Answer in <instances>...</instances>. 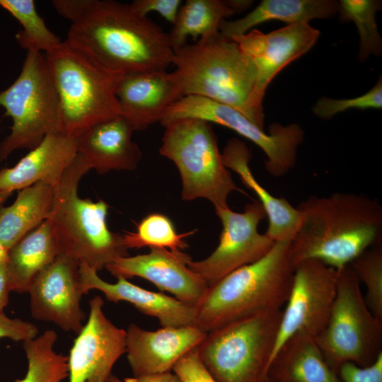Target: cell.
<instances>
[{
  "label": "cell",
  "mask_w": 382,
  "mask_h": 382,
  "mask_svg": "<svg viewBox=\"0 0 382 382\" xmlns=\"http://www.w3.org/2000/svg\"><path fill=\"white\" fill-rule=\"evenodd\" d=\"M183 118H196L229 128L259 146L267 156L265 168L274 177H281L296 163L298 146L304 132L296 123L285 126L273 123L266 133L238 110L198 96H185L173 103L160 120L165 127Z\"/></svg>",
  "instance_id": "obj_11"
},
{
  "label": "cell",
  "mask_w": 382,
  "mask_h": 382,
  "mask_svg": "<svg viewBox=\"0 0 382 382\" xmlns=\"http://www.w3.org/2000/svg\"><path fill=\"white\" fill-rule=\"evenodd\" d=\"M77 154L78 137L51 132L14 166L0 170V190L11 194L37 182L56 187Z\"/></svg>",
  "instance_id": "obj_20"
},
{
  "label": "cell",
  "mask_w": 382,
  "mask_h": 382,
  "mask_svg": "<svg viewBox=\"0 0 382 382\" xmlns=\"http://www.w3.org/2000/svg\"><path fill=\"white\" fill-rule=\"evenodd\" d=\"M120 115L137 130L159 122L166 110L183 97L172 72L137 71L123 74L115 91Z\"/></svg>",
  "instance_id": "obj_19"
},
{
  "label": "cell",
  "mask_w": 382,
  "mask_h": 382,
  "mask_svg": "<svg viewBox=\"0 0 382 382\" xmlns=\"http://www.w3.org/2000/svg\"><path fill=\"white\" fill-rule=\"evenodd\" d=\"M139 15L147 16L150 12H157L168 22L174 24L180 8V0H135L130 3Z\"/></svg>",
  "instance_id": "obj_37"
},
{
  "label": "cell",
  "mask_w": 382,
  "mask_h": 382,
  "mask_svg": "<svg viewBox=\"0 0 382 382\" xmlns=\"http://www.w3.org/2000/svg\"><path fill=\"white\" fill-rule=\"evenodd\" d=\"M206 335L195 325L149 331L130 324L126 330V352L134 376L170 371Z\"/></svg>",
  "instance_id": "obj_18"
},
{
  "label": "cell",
  "mask_w": 382,
  "mask_h": 382,
  "mask_svg": "<svg viewBox=\"0 0 382 382\" xmlns=\"http://www.w3.org/2000/svg\"><path fill=\"white\" fill-rule=\"evenodd\" d=\"M54 199L55 187L37 182L18 190L13 204L0 207V243L6 251L50 217Z\"/></svg>",
  "instance_id": "obj_27"
},
{
  "label": "cell",
  "mask_w": 382,
  "mask_h": 382,
  "mask_svg": "<svg viewBox=\"0 0 382 382\" xmlns=\"http://www.w3.org/2000/svg\"><path fill=\"white\" fill-rule=\"evenodd\" d=\"M197 347L181 357L172 369L182 382H217L199 359Z\"/></svg>",
  "instance_id": "obj_35"
},
{
  "label": "cell",
  "mask_w": 382,
  "mask_h": 382,
  "mask_svg": "<svg viewBox=\"0 0 382 382\" xmlns=\"http://www.w3.org/2000/svg\"><path fill=\"white\" fill-rule=\"evenodd\" d=\"M6 254V250L0 243V260L5 257Z\"/></svg>",
  "instance_id": "obj_43"
},
{
  "label": "cell",
  "mask_w": 382,
  "mask_h": 382,
  "mask_svg": "<svg viewBox=\"0 0 382 382\" xmlns=\"http://www.w3.org/2000/svg\"><path fill=\"white\" fill-rule=\"evenodd\" d=\"M338 8L339 1L333 0H263L241 18L223 20L219 25V32L231 39L269 21H281L289 25L308 23L315 18L332 17Z\"/></svg>",
  "instance_id": "obj_26"
},
{
  "label": "cell",
  "mask_w": 382,
  "mask_h": 382,
  "mask_svg": "<svg viewBox=\"0 0 382 382\" xmlns=\"http://www.w3.org/2000/svg\"><path fill=\"white\" fill-rule=\"evenodd\" d=\"M106 382H182L175 374L170 371L143 375L140 376H133L132 378H125L120 379L111 374Z\"/></svg>",
  "instance_id": "obj_40"
},
{
  "label": "cell",
  "mask_w": 382,
  "mask_h": 382,
  "mask_svg": "<svg viewBox=\"0 0 382 382\" xmlns=\"http://www.w3.org/2000/svg\"><path fill=\"white\" fill-rule=\"evenodd\" d=\"M214 209L222 224L218 245L207 258L187 262L209 287L234 270L263 257L275 243L258 231L260 222L267 217L258 200L247 204L242 212L228 207Z\"/></svg>",
  "instance_id": "obj_12"
},
{
  "label": "cell",
  "mask_w": 382,
  "mask_h": 382,
  "mask_svg": "<svg viewBox=\"0 0 382 382\" xmlns=\"http://www.w3.org/2000/svg\"><path fill=\"white\" fill-rule=\"evenodd\" d=\"M191 257L182 251L150 248L146 254L117 258L105 268L115 277H139L155 284L178 300L197 306L209 286L187 266Z\"/></svg>",
  "instance_id": "obj_16"
},
{
  "label": "cell",
  "mask_w": 382,
  "mask_h": 382,
  "mask_svg": "<svg viewBox=\"0 0 382 382\" xmlns=\"http://www.w3.org/2000/svg\"><path fill=\"white\" fill-rule=\"evenodd\" d=\"M282 309L267 311L207 333L197 346L217 382H264L274 351Z\"/></svg>",
  "instance_id": "obj_7"
},
{
  "label": "cell",
  "mask_w": 382,
  "mask_h": 382,
  "mask_svg": "<svg viewBox=\"0 0 382 382\" xmlns=\"http://www.w3.org/2000/svg\"><path fill=\"white\" fill-rule=\"evenodd\" d=\"M38 329L34 324L19 318H10L0 312V338L8 337L14 341H25L36 337Z\"/></svg>",
  "instance_id": "obj_38"
},
{
  "label": "cell",
  "mask_w": 382,
  "mask_h": 382,
  "mask_svg": "<svg viewBox=\"0 0 382 382\" xmlns=\"http://www.w3.org/2000/svg\"><path fill=\"white\" fill-rule=\"evenodd\" d=\"M134 131L121 115L102 121L78 137V153L91 170L100 174L110 170H134L142 156L138 145L132 139Z\"/></svg>",
  "instance_id": "obj_22"
},
{
  "label": "cell",
  "mask_w": 382,
  "mask_h": 382,
  "mask_svg": "<svg viewBox=\"0 0 382 382\" xmlns=\"http://www.w3.org/2000/svg\"><path fill=\"white\" fill-rule=\"evenodd\" d=\"M264 382H341L328 366L316 339L296 333L272 356Z\"/></svg>",
  "instance_id": "obj_24"
},
{
  "label": "cell",
  "mask_w": 382,
  "mask_h": 382,
  "mask_svg": "<svg viewBox=\"0 0 382 382\" xmlns=\"http://www.w3.org/2000/svg\"><path fill=\"white\" fill-rule=\"evenodd\" d=\"M103 304L100 296L89 301L88 320L68 357L69 382H106L114 364L126 352V330L105 316Z\"/></svg>",
  "instance_id": "obj_15"
},
{
  "label": "cell",
  "mask_w": 382,
  "mask_h": 382,
  "mask_svg": "<svg viewBox=\"0 0 382 382\" xmlns=\"http://www.w3.org/2000/svg\"><path fill=\"white\" fill-rule=\"evenodd\" d=\"M79 265L78 260L61 253L35 279L28 291L35 319L77 335L81 332L86 315L80 306L83 293Z\"/></svg>",
  "instance_id": "obj_14"
},
{
  "label": "cell",
  "mask_w": 382,
  "mask_h": 382,
  "mask_svg": "<svg viewBox=\"0 0 382 382\" xmlns=\"http://www.w3.org/2000/svg\"><path fill=\"white\" fill-rule=\"evenodd\" d=\"M337 375L341 382H382V353L366 366L345 362L340 366Z\"/></svg>",
  "instance_id": "obj_36"
},
{
  "label": "cell",
  "mask_w": 382,
  "mask_h": 382,
  "mask_svg": "<svg viewBox=\"0 0 382 382\" xmlns=\"http://www.w3.org/2000/svg\"><path fill=\"white\" fill-rule=\"evenodd\" d=\"M349 266L366 288L364 300L374 316L382 321V245L373 246Z\"/></svg>",
  "instance_id": "obj_33"
},
{
  "label": "cell",
  "mask_w": 382,
  "mask_h": 382,
  "mask_svg": "<svg viewBox=\"0 0 382 382\" xmlns=\"http://www.w3.org/2000/svg\"><path fill=\"white\" fill-rule=\"evenodd\" d=\"M60 106V131L79 137L120 115L115 95L122 75L100 66L66 40L45 54Z\"/></svg>",
  "instance_id": "obj_6"
},
{
  "label": "cell",
  "mask_w": 382,
  "mask_h": 382,
  "mask_svg": "<svg viewBox=\"0 0 382 382\" xmlns=\"http://www.w3.org/2000/svg\"><path fill=\"white\" fill-rule=\"evenodd\" d=\"M172 72L183 96H198L228 105L264 129L262 106L255 96L257 70L233 40L219 32L173 49Z\"/></svg>",
  "instance_id": "obj_3"
},
{
  "label": "cell",
  "mask_w": 382,
  "mask_h": 382,
  "mask_svg": "<svg viewBox=\"0 0 382 382\" xmlns=\"http://www.w3.org/2000/svg\"><path fill=\"white\" fill-rule=\"evenodd\" d=\"M57 335L48 330L41 335L23 341L28 371L16 382H61L69 377L68 357L54 350Z\"/></svg>",
  "instance_id": "obj_29"
},
{
  "label": "cell",
  "mask_w": 382,
  "mask_h": 382,
  "mask_svg": "<svg viewBox=\"0 0 382 382\" xmlns=\"http://www.w3.org/2000/svg\"><path fill=\"white\" fill-rule=\"evenodd\" d=\"M66 41L103 68L118 74L166 71L173 49L168 33L130 4L87 0Z\"/></svg>",
  "instance_id": "obj_1"
},
{
  "label": "cell",
  "mask_w": 382,
  "mask_h": 382,
  "mask_svg": "<svg viewBox=\"0 0 382 382\" xmlns=\"http://www.w3.org/2000/svg\"><path fill=\"white\" fill-rule=\"evenodd\" d=\"M337 281V270L320 261L306 260L294 266L272 356L294 334L304 333L316 339L323 331L335 301Z\"/></svg>",
  "instance_id": "obj_13"
},
{
  "label": "cell",
  "mask_w": 382,
  "mask_h": 382,
  "mask_svg": "<svg viewBox=\"0 0 382 382\" xmlns=\"http://www.w3.org/2000/svg\"><path fill=\"white\" fill-rule=\"evenodd\" d=\"M252 2L248 0H187L181 5L168 33L173 49L187 44L188 37L197 40L199 37L203 38L218 33L223 20L245 11Z\"/></svg>",
  "instance_id": "obj_28"
},
{
  "label": "cell",
  "mask_w": 382,
  "mask_h": 382,
  "mask_svg": "<svg viewBox=\"0 0 382 382\" xmlns=\"http://www.w3.org/2000/svg\"><path fill=\"white\" fill-rule=\"evenodd\" d=\"M159 148L161 156L176 166L182 180V199L209 200L227 207L233 192L244 193L225 166L217 137L209 122L196 118L174 120L165 127Z\"/></svg>",
  "instance_id": "obj_8"
},
{
  "label": "cell",
  "mask_w": 382,
  "mask_h": 382,
  "mask_svg": "<svg viewBox=\"0 0 382 382\" xmlns=\"http://www.w3.org/2000/svg\"><path fill=\"white\" fill-rule=\"evenodd\" d=\"M291 242H275L263 257L209 286L197 306L193 325L207 333L247 316L282 309L294 276Z\"/></svg>",
  "instance_id": "obj_4"
},
{
  "label": "cell",
  "mask_w": 382,
  "mask_h": 382,
  "mask_svg": "<svg viewBox=\"0 0 382 382\" xmlns=\"http://www.w3.org/2000/svg\"><path fill=\"white\" fill-rule=\"evenodd\" d=\"M61 254L50 220L28 233L6 254L11 291L28 292L35 279Z\"/></svg>",
  "instance_id": "obj_25"
},
{
  "label": "cell",
  "mask_w": 382,
  "mask_h": 382,
  "mask_svg": "<svg viewBox=\"0 0 382 382\" xmlns=\"http://www.w3.org/2000/svg\"><path fill=\"white\" fill-rule=\"evenodd\" d=\"M87 0H54L52 4L58 13L73 22L83 11Z\"/></svg>",
  "instance_id": "obj_39"
},
{
  "label": "cell",
  "mask_w": 382,
  "mask_h": 382,
  "mask_svg": "<svg viewBox=\"0 0 382 382\" xmlns=\"http://www.w3.org/2000/svg\"><path fill=\"white\" fill-rule=\"evenodd\" d=\"M296 208L299 224L290 249L294 266L316 260L338 270L381 244L382 207L366 195L311 196Z\"/></svg>",
  "instance_id": "obj_2"
},
{
  "label": "cell",
  "mask_w": 382,
  "mask_h": 382,
  "mask_svg": "<svg viewBox=\"0 0 382 382\" xmlns=\"http://www.w3.org/2000/svg\"><path fill=\"white\" fill-rule=\"evenodd\" d=\"M90 170L78 153L55 187L54 205L49 219L61 253L98 272L117 258L129 255L122 235L112 232L108 226V204L78 195L79 183Z\"/></svg>",
  "instance_id": "obj_5"
},
{
  "label": "cell",
  "mask_w": 382,
  "mask_h": 382,
  "mask_svg": "<svg viewBox=\"0 0 382 382\" xmlns=\"http://www.w3.org/2000/svg\"><path fill=\"white\" fill-rule=\"evenodd\" d=\"M79 273L83 294L97 289L103 292L108 301H127L144 314L158 318L162 327L180 328L194 325L196 306L163 293L146 290L123 277H117L115 283L105 282L96 270L85 262L80 263Z\"/></svg>",
  "instance_id": "obj_21"
},
{
  "label": "cell",
  "mask_w": 382,
  "mask_h": 382,
  "mask_svg": "<svg viewBox=\"0 0 382 382\" xmlns=\"http://www.w3.org/2000/svg\"><path fill=\"white\" fill-rule=\"evenodd\" d=\"M0 106L12 120L11 133L0 144V161L60 131L59 100L45 54L27 51L19 76L0 92Z\"/></svg>",
  "instance_id": "obj_9"
},
{
  "label": "cell",
  "mask_w": 382,
  "mask_h": 382,
  "mask_svg": "<svg viewBox=\"0 0 382 382\" xmlns=\"http://www.w3.org/2000/svg\"><path fill=\"white\" fill-rule=\"evenodd\" d=\"M320 32L308 23L288 25L268 33L253 29L231 38L252 60L257 70L255 100L262 106L266 89L275 76L316 44Z\"/></svg>",
  "instance_id": "obj_17"
},
{
  "label": "cell",
  "mask_w": 382,
  "mask_h": 382,
  "mask_svg": "<svg viewBox=\"0 0 382 382\" xmlns=\"http://www.w3.org/2000/svg\"><path fill=\"white\" fill-rule=\"evenodd\" d=\"M381 1L375 0H341L339 1L340 20L352 21L357 28L360 37L359 59L366 60L369 55L379 56L382 52V40L379 34L376 13L381 8Z\"/></svg>",
  "instance_id": "obj_32"
},
{
  "label": "cell",
  "mask_w": 382,
  "mask_h": 382,
  "mask_svg": "<svg viewBox=\"0 0 382 382\" xmlns=\"http://www.w3.org/2000/svg\"><path fill=\"white\" fill-rule=\"evenodd\" d=\"M381 107L382 81L381 77H380L376 84L364 95L349 99H333L323 97L317 101L313 110L318 117L329 119L348 109H379Z\"/></svg>",
  "instance_id": "obj_34"
},
{
  "label": "cell",
  "mask_w": 382,
  "mask_h": 382,
  "mask_svg": "<svg viewBox=\"0 0 382 382\" xmlns=\"http://www.w3.org/2000/svg\"><path fill=\"white\" fill-rule=\"evenodd\" d=\"M195 232L196 230H192L178 233L173 221L167 216L152 213L137 224L135 231H127L122 235L127 249H139L148 246L150 248L181 251L187 247L185 238Z\"/></svg>",
  "instance_id": "obj_31"
},
{
  "label": "cell",
  "mask_w": 382,
  "mask_h": 382,
  "mask_svg": "<svg viewBox=\"0 0 382 382\" xmlns=\"http://www.w3.org/2000/svg\"><path fill=\"white\" fill-rule=\"evenodd\" d=\"M0 6L22 25L16 35L20 46L26 50L47 53L62 42V40L46 25L37 11L33 0H0Z\"/></svg>",
  "instance_id": "obj_30"
},
{
  "label": "cell",
  "mask_w": 382,
  "mask_h": 382,
  "mask_svg": "<svg viewBox=\"0 0 382 382\" xmlns=\"http://www.w3.org/2000/svg\"><path fill=\"white\" fill-rule=\"evenodd\" d=\"M11 289L6 267V257L0 260V312L8 302Z\"/></svg>",
  "instance_id": "obj_41"
},
{
  "label": "cell",
  "mask_w": 382,
  "mask_h": 382,
  "mask_svg": "<svg viewBox=\"0 0 382 382\" xmlns=\"http://www.w3.org/2000/svg\"><path fill=\"white\" fill-rule=\"evenodd\" d=\"M316 341L336 374L345 362L366 366L382 353V321L367 306L360 282L349 265L337 270L330 317Z\"/></svg>",
  "instance_id": "obj_10"
},
{
  "label": "cell",
  "mask_w": 382,
  "mask_h": 382,
  "mask_svg": "<svg viewBox=\"0 0 382 382\" xmlns=\"http://www.w3.org/2000/svg\"><path fill=\"white\" fill-rule=\"evenodd\" d=\"M221 155L225 166L236 173L243 185L258 197L268 219L265 233L274 242L291 241L299 224V210L286 199L273 196L255 179L249 166L251 152L245 144L230 139Z\"/></svg>",
  "instance_id": "obj_23"
},
{
  "label": "cell",
  "mask_w": 382,
  "mask_h": 382,
  "mask_svg": "<svg viewBox=\"0 0 382 382\" xmlns=\"http://www.w3.org/2000/svg\"><path fill=\"white\" fill-rule=\"evenodd\" d=\"M10 195V193L2 192L0 190V207Z\"/></svg>",
  "instance_id": "obj_42"
}]
</instances>
